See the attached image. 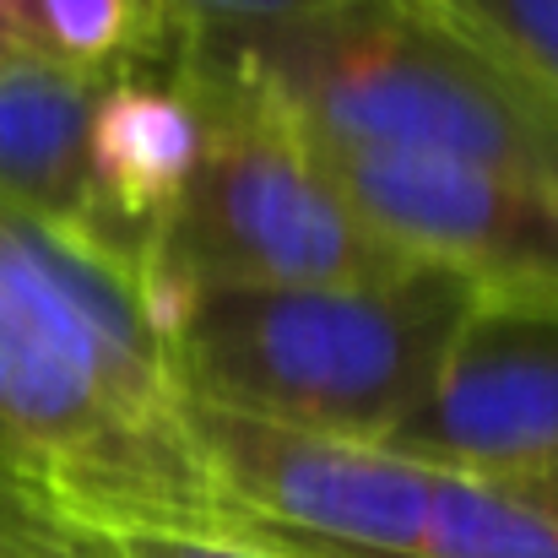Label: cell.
Instances as JSON below:
<instances>
[{
	"mask_svg": "<svg viewBox=\"0 0 558 558\" xmlns=\"http://www.w3.org/2000/svg\"><path fill=\"white\" fill-rule=\"evenodd\" d=\"M185 423L233 510V526L293 532L385 558H417L423 548L434 466H417L385 445L304 434L201 401H185Z\"/></svg>",
	"mask_w": 558,
	"mask_h": 558,
	"instance_id": "5b68a950",
	"label": "cell"
},
{
	"mask_svg": "<svg viewBox=\"0 0 558 558\" xmlns=\"http://www.w3.org/2000/svg\"><path fill=\"white\" fill-rule=\"evenodd\" d=\"M483 288L445 266L348 288H158L174 390L185 401L385 445L428 396Z\"/></svg>",
	"mask_w": 558,
	"mask_h": 558,
	"instance_id": "3957f363",
	"label": "cell"
},
{
	"mask_svg": "<svg viewBox=\"0 0 558 558\" xmlns=\"http://www.w3.org/2000/svg\"><path fill=\"white\" fill-rule=\"evenodd\" d=\"M385 450L461 477L558 461V299L483 293Z\"/></svg>",
	"mask_w": 558,
	"mask_h": 558,
	"instance_id": "52a82bcc",
	"label": "cell"
},
{
	"mask_svg": "<svg viewBox=\"0 0 558 558\" xmlns=\"http://www.w3.org/2000/svg\"><path fill=\"white\" fill-rule=\"evenodd\" d=\"M331 185L412 260L472 277L483 293L558 299V190L450 158L315 147Z\"/></svg>",
	"mask_w": 558,
	"mask_h": 558,
	"instance_id": "8992f818",
	"label": "cell"
},
{
	"mask_svg": "<svg viewBox=\"0 0 558 558\" xmlns=\"http://www.w3.org/2000/svg\"><path fill=\"white\" fill-rule=\"evenodd\" d=\"M206 104L185 76L158 60H131L104 82L93 114V244L147 277L153 239L206 153Z\"/></svg>",
	"mask_w": 558,
	"mask_h": 558,
	"instance_id": "ba28073f",
	"label": "cell"
},
{
	"mask_svg": "<svg viewBox=\"0 0 558 558\" xmlns=\"http://www.w3.org/2000/svg\"><path fill=\"white\" fill-rule=\"evenodd\" d=\"M0 44H5V38H0Z\"/></svg>",
	"mask_w": 558,
	"mask_h": 558,
	"instance_id": "e0dca14e",
	"label": "cell"
},
{
	"mask_svg": "<svg viewBox=\"0 0 558 558\" xmlns=\"http://www.w3.org/2000/svg\"><path fill=\"white\" fill-rule=\"evenodd\" d=\"M0 477L114 537L228 532L142 277L0 206Z\"/></svg>",
	"mask_w": 558,
	"mask_h": 558,
	"instance_id": "6da1fadb",
	"label": "cell"
},
{
	"mask_svg": "<svg viewBox=\"0 0 558 558\" xmlns=\"http://www.w3.org/2000/svg\"><path fill=\"white\" fill-rule=\"evenodd\" d=\"M417 558H558V521L461 472H434Z\"/></svg>",
	"mask_w": 558,
	"mask_h": 558,
	"instance_id": "30bf717a",
	"label": "cell"
},
{
	"mask_svg": "<svg viewBox=\"0 0 558 558\" xmlns=\"http://www.w3.org/2000/svg\"><path fill=\"white\" fill-rule=\"evenodd\" d=\"M331 5H348V0H142V49L136 54H158V49L211 38V33L299 22V16H315Z\"/></svg>",
	"mask_w": 558,
	"mask_h": 558,
	"instance_id": "7c38bea8",
	"label": "cell"
},
{
	"mask_svg": "<svg viewBox=\"0 0 558 558\" xmlns=\"http://www.w3.org/2000/svg\"><path fill=\"white\" fill-rule=\"evenodd\" d=\"M169 65V60H158ZM180 71V65H174ZM206 104V153L163 217L142 288H348L423 260L379 239L315 147L233 87L180 71Z\"/></svg>",
	"mask_w": 558,
	"mask_h": 558,
	"instance_id": "277c9868",
	"label": "cell"
},
{
	"mask_svg": "<svg viewBox=\"0 0 558 558\" xmlns=\"http://www.w3.org/2000/svg\"><path fill=\"white\" fill-rule=\"evenodd\" d=\"M0 38L54 65L114 76L142 49V0H0Z\"/></svg>",
	"mask_w": 558,
	"mask_h": 558,
	"instance_id": "8fae6325",
	"label": "cell"
},
{
	"mask_svg": "<svg viewBox=\"0 0 558 558\" xmlns=\"http://www.w3.org/2000/svg\"><path fill=\"white\" fill-rule=\"evenodd\" d=\"M136 60L244 93L310 147L450 158L558 190V98L445 0H348Z\"/></svg>",
	"mask_w": 558,
	"mask_h": 558,
	"instance_id": "7a4b0ae2",
	"label": "cell"
},
{
	"mask_svg": "<svg viewBox=\"0 0 558 558\" xmlns=\"http://www.w3.org/2000/svg\"><path fill=\"white\" fill-rule=\"evenodd\" d=\"M558 98V0H445Z\"/></svg>",
	"mask_w": 558,
	"mask_h": 558,
	"instance_id": "5bb4252c",
	"label": "cell"
},
{
	"mask_svg": "<svg viewBox=\"0 0 558 558\" xmlns=\"http://www.w3.org/2000/svg\"><path fill=\"white\" fill-rule=\"evenodd\" d=\"M120 543L131 558H282L239 532H136Z\"/></svg>",
	"mask_w": 558,
	"mask_h": 558,
	"instance_id": "9a60e30c",
	"label": "cell"
},
{
	"mask_svg": "<svg viewBox=\"0 0 558 558\" xmlns=\"http://www.w3.org/2000/svg\"><path fill=\"white\" fill-rule=\"evenodd\" d=\"M483 483L505 488L510 499H521V505L543 510L548 521H558V461H548V466H526V472H510V477H483Z\"/></svg>",
	"mask_w": 558,
	"mask_h": 558,
	"instance_id": "2e32d148",
	"label": "cell"
},
{
	"mask_svg": "<svg viewBox=\"0 0 558 558\" xmlns=\"http://www.w3.org/2000/svg\"><path fill=\"white\" fill-rule=\"evenodd\" d=\"M109 76L0 44V206L65 233H93V114Z\"/></svg>",
	"mask_w": 558,
	"mask_h": 558,
	"instance_id": "9c48e42d",
	"label": "cell"
},
{
	"mask_svg": "<svg viewBox=\"0 0 558 558\" xmlns=\"http://www.w3.org/2000/svg\"><path fill=\"white\" fill-rule=\"evenodd\" d=\"M0 558H131L114 532L60 515L38 494L0 477Z\"/></svg>",
	"mask_w": 558,
	"mask_h": 558,
	"instance_id": "4fadbf2b",
	"label": "cell"
}]
</instances>
